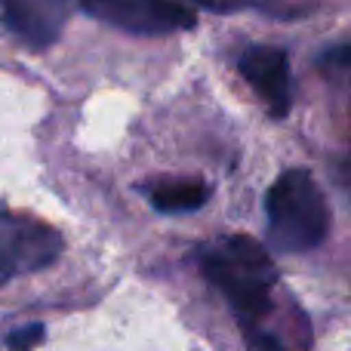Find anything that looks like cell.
Returning <instances> with one entry per match:
<instances>
[{"label":"cell","mask_w":351,"mask_h":351,"mask_svg":"<svg viewBox=\"0 0 351 351\" xmlns=\"http://www.w3.org/2000/svg\"><path fill=\"white\" fill-rule=\"evenodd\" d=\"M243 339H247L250 351H284V346L278 342V336L259 330L256 324H243Z\"/></svg>","instance_id":"obj_8"},{"label":"cell","mask_w":351,"mask_h":351,"mask_svg":"<svg viewBox=\"0 0 351 351\" xmlns=\"http://www.w3.org/2000/svg\"><path fill=\"white\" fill-rule=\"evenodd\" d=\"M179 3L204 6V10H210V12H237V10H250V6H256V0H179Z\"/></svg>","instance_id":"obj_9"},{"label":"cell","mask_w":351,"mask_h":351,"mask_svg":"<svg viewBox=\"0 0 351 351\" xmlns=\"http://www.w3.org/2000/svg\"><path fill=\"white\" fill-rule=\"evenodd\" d=\"M197 256L204 274L241 315V324H259L271 311L278 268L256 241L243 234H228L206 243Z\"/></svg>","instance_id":"obj_1"},{"label":"cell","mask_w":351,"mask_h":351,"mask_svg":"<svg viewBox=\"0 0 351 351\" xmlns=\"http://www.w3.org/2000/svg\"><path fill=\"white\" fill-rule=\"evenodd\" d=\"M84 12L130 34H173L194 28V12L179 0H80Z\"/></svg>","instance_id":"obj_4"},{"label":"cell","mask_w":351,"mask_h":351,"mask_svg":"<svg viewBox=\"0 0 351 351\" xmlns=\"http://www.w3.org/2000/svg\"><path fill=\"white\" fill-rule=\"evenodd\" d=\"M62 237L56 228L28 216L0 210V287L16 274L40 271L59 256Z\"/></svg>","instance_id":"obj_3"},{"label":"cell","mask_w":351,"mask_h":351,"mask_svg":"<svg viewBox=\"0 0 351 351\" xmlns=\"http://www.w3.org/2000/svg\"><path fill=\"white\" fill-rule=\"evenodd\" d=\"M34 342H40V327H25L19 336H12L10 346L12 351H25L28 346H34Z\"/></svg>","instance_id":"obj_10"},{"label":"cell","mask_w":351,"mask_h":351,"mask_svg":"<svg viewBox=\"0 0 351 351\" xmlns=\"http://www.w3.org/2000/svg\"><path fill=\"white\" fill-rule=\"evenodd\" d=\"M145 194L164 213H191L210 197V188L204 182H154Z\"/></svg>","instance_id":"obj_7"},{"label":"cell","mask_w":351,"mask_h":351,"mask_svg":"<svg viewBox=\"0 0 351 351\" xmlns=\"http://www.w3.org/2000/svg\"><path fill=\"white\" fill-rule=\"evenodd\" d=\"M3 22L28 47H49L62 34L68 0H0Z\"/></svg>","instance_id":"obj_6"},{"label":"cell","mask_w":351,"mask_h":351,"mask_svg":"<svg viewBox=\"0 0 351 351\" xmlns=\"http://www.w3.org/2000/svg\"><path fill=\"white\" fill-rule=\"evenodd\" d=\"M237 68H241L243 80L265 99L274 117H284L290 111V62H287L284 49L265 47V43L250 47L243 49Z\"/></svg>","instance_id":"obj_5"},{"label":"cell","mask_w":351,"mask_h":351,"mask_svg":"<svg viewBox=\"0 0 351 351\" xmlns=\"http://www.w3.org/2000/svg\"><path fill=\"white\" fill-rule=\"evenodd\" d=\"M324 65L336 68V71H348V47H346V43H339L333 53L324 56Z\"/></svg>","instance_id":"obj_11"},{"label":"cell","mask_w":351,"mask_h":351,"mask_svg":"<svg viewBox=\"0 0 351 351\" xmlns=\"http://www.w3.org/2000/svg\"><path fill=\"white\" fill-rule=\"evenodd\" d=\"M330 213L311 173L287 170L268 191V234L278 253H308L327 237Z\"/></svg>","instance_id":"obj_2"}]
</instances>
